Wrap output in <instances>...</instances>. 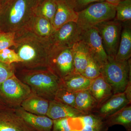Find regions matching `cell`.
<instances>
[{
    "label": "cell",
    "mask_w": 131,
    "mask_h": 131,
    "mask_svg": "<svg viewBox=\"0 0 131 131\" xmlns=\"http://www.w3.org/2000/svg\"><path fill=\"white\" fill-rule=\"evenodd\" d=\"M14 49L20 60L19 64L27 69L48 68L50 40L35 35L27 28L15 33Z\"/></svg>",
    "instance_id": "obj_1"
},
{
    "label": "cell",
    "mask_w": 131,
    "mask_h": 131,
    "mask_svg": "<svg viewBox=\"0 0 131 131\" xmlns=\"http://www.w3.org/2000/svg\"><path fill=\"white\" fill-rule=\"evenodd\" d=\"M40 0H8L0 6V28L16 33L27 27Z\"/></svg>",
    "instance_id": "obj_2"
},
{
    "label": "cell",
    "mask_w": 131,
    "mask_h": 131,
    "mask_svg": "<svg viewBox=\"0 0 131 131\" xmlns=\"http://www.w3.org/2000/svg\"><path fill=\"white\" fill-rule=\"evenodd\" d=\"M20 80L28 85L34 93L49 101L54 100L61 87V80L49 68L27 69L19 73Z\"/></svg>",
    "instance_id": "obj_3"
},
{
    "label": "cell",
    "mask_w": 131,
    "mask_h": 131,
    "mask_svg": "<svg viewBox=\"0 0 131 131\" xmlns=\"http://www.w3.org/2000/svg\"><path fill=\"white\" fill-rule=\"evenodd\" d=\"M101 74L112 87L113 94L125 91L131 81V58L120 62L114 57L108 56L107 61L101 68Z\"/></svg>",
    "instance_id": "obj_4"
},
{
    "label": "cell",
    "mask_w": 131,
    "mask_h": 131,
    "mask_svg": "<svg viewBox=\"0 0 131 131\" xmlns=\"http://www.w3.org/2000/svg\"><path fill=\"white\" fill-rule=\"evenodd\" d=\"M115 6L106 1L94 3L78 12L77 24L81 30L94 27L103 21L114 19Z\"/></svg>",
    "instance_id": "obj_5"
},
{
    "label": "cell",
    "mask_w": 131,
    "mask_h": 131,
    "mask_svg": "<svg viewBox=\"0 0 131 131\" xmlns=\"http://www.w3.org/2000/svg\"><path fill=\"white\" fill-rule=\"evenodd\" d=\"M48 68L61 80L74 73L72 47L51 46Z\"/></svg>",
    "instance_id": "obj_6"
},
{
    "label": "cell",
    "mask_w": 131,
    "mask_h": 131,
    "mask_svg": "<svg viewBox=\"0 0 131 131\" xmlns=\"http://www.w3.org/2000/svg\"><path fill=\"white\" fill-rule=\"evenodd\" d=\"M94 27L101 38L107 55L115 58L119 45L122 23L113 20L101 22Z\"/></svg>",
    "instance_id": "obj_7"
},
{
    "label": "cell",
    "mask_w": 131,
    "mask_h": 131,
    "mask_svg": "<svg viewBox=\"0 0 131 131\" xmlns=\"http://www.w3.org/2000/svg\"><path fill=\"white\" fill-rule=\"evenodd\" d=\"M0 90L12 108L20 106L32 93L30 87L19 79L15 74L0 85Z\"/></svg>",
    "instance_id": "obj_8"
},
{
    "label": "cell",
    "mask_w": 131,
    "mask_h": 131,
    "mask_svg": "<svg viewBox=\"0 0 131 131\" xmlns=\"http://www.w3.org/2000/svg\"><path fill=\"white\" fill-rule=\"evenodd\" d=\"M80 40L84 43L91 57L101 68L107 61L108 56L103 47L101 38L96 27H93L82 30Z\"/></svg>",
    "instance_id": "obj_9"
},
{
    "label": "cell",
    "mask_w": 131,
    "mask_h": 131,
    "mask_svg": "<svg viewBox=\"0 0 131 131\" xmlns=\"http://www.w3.org/2000/svg\"><path fill=\"white\" fill-rule=\"evenodd\" d=\"M82 30L74 22L66 23L55 30L50 39L51 45L72 47L80 40Z\"/></svg>",
    "instance_id": "obj_10"
},
{
    "label": "cell",
    "mask_w": 131,
    "mask_h": 131,
    "mask_svg": "<svg viewBox=\"0 0 131 131\" xmlns=\"http://www.w3.org/2000/svg\"><path fill=\"white\" fill-rule=\"evenodd\" d=\"M131 102L124 92L113 94L98 106L92 114L104 120L122 108L131 104Z\"/></svg>",
    "instance_id": "obj_11"
},
{
    "label": "cell",
    "mask_w": 131,
    "mask_h": 131,
    "mask_svg": "<svg viewBox=\"0 0 131 131\" xmlns=\"http://www.w3.org/2000/svg\"><path fill=\"white\" fill-rule=\"evenodd\" d=\"M0 131H37L15 112L13 108L0 113Z\"/></svg>",
    "instance_id": "obj_12"
},
{
    "label": "cell",
    "mask_w": 131,
    "mask_h": 131,
    "mask_svg": "<svg viewBox=\"0 0 131 131\" xmlns=\"http://www.w3.org/2000/svg\"><path fill=\"white\" fill-rule=\"evenodd\" d=\"M15 112L37 131H51L53 120L46 115H40L28 112L20 106L13 108Z\"/></svg>",
    "instance_id": "obj_13"
},
{
    "label": "cell",
    "mask_w": 131,
    "mask_h": 131,
    "mask_svg": "<svg viewBox=\"0 0 131 131\" xmlns=\"http://www.w3.org/2000/svg\"><path fill=\"white\" fill-rule=\"evenodd\" d=\"M57 11L53 22L55 30L68 22L77 23L78 13L76 12L66 0H57Z\"/></svg>",
    "instance_id": "obj_14"
},
{
    "label": "cell",
    "mask_w": 131,
    "mask_h": 131,
    "mask_svg": "<svg viewBox=\"0 0 131 131\" xmlns=\"http://www.w3.org/2000/svg\"><path fill=\"white\" fill-rule=\"evenodd\" d=\"M83 114L76 108L59 102L55 100L50 101L46 116L52 120L62 118L78 117Z\"/></svg>",
    "instance_id": "obj_15"
},
{
    "label": "cell",
    "mask_w": 131,
    "mask_h": 131,
    "mask_svg": "<svg viewBox=\"0 0 131 131\" xmlns=\"http://www.w3.org/2000/svg\"><path fill=\"white\" fill-rule=\"evenodd\" d=\"M88 90L97 102L98 106L113 94L112 87L101 74L92 80Z\"/></svg>",
    "instance_id": "obj_16"
},
{
    "label": "cell",
    "mask_w": 131,
    "mask_h": 131,
    "mask_svg": "<svg viewBox=\"0 0 131 131\" xmlns=\"http://www.w3.org/2000/svg\"><path fill=\"white\" fill-rule=\"evenodd\" d=\"M131 22L122 24L119 45L115 59L120 62H125L131 58Z\"/></svg>",
    "instance_id": "obj_17"
},
{
    "label": "cell",
    "mask_w": 131,
    "mask_h": 131,
    "mask_svg": "<svg viewBox=\"0 0 131 131\" xmlns=\"http://www.w3.org/2000/svg\"><path fill=\"white\" fill-rule=\"evenodd\" d=\"M26 28L40 38L49 40L55 31L52 24L48 20L35 14Z\"/></svg>",
    "instance_id": "obj_18"
},
{
    "label": "cell",
    "mask_w": 131,
    "mask_h": 131,
    "mask_svg": "<svg viewBox=\"0 0 131 131\" xmlns=\"http://www.w3.org/2000/svg\"><path fill=\"white\" fill-rule=\"evenodd\" d=\"M50 101L32 93L21 103L20 106L33 114L46 115Z\"/></svg>",
    "instance_id": "obj_19"
},
{
    "label": "cell",
    "mask_w": 131,
    "mask_h": 131,
    "mask_svg": "<svg viewBox=\"0 0 131 131\" xmlns=\"http://www.w3.org/2000/svg\"><path fill=\"white\" fill-rule=\"evenodd\" d=\"M74 73L82 74L86 67L91 55L82 40L75 43L73 47Z\"/></svg>",
    "instance_id": "obj_20"
},
{
    "label": "cell",
    "mask_w": 131,
    "mask_h": 131,
    "mask_svg": "<svg viewBox=\"0 0 131 131\" xmlns=\"http://www.w3.org/2000/svg\"><path fill=\"white\" fill-rule=\"evenodd\" d=\"M92 81L81 74L73 73L61 80V87L76 93L88 90Z\"/></svg>",
    "instance_id": "obj_21"
},
{
    "label": "cell",
    "mask_w": 131,
    "mask_h": 131,
    "mask_svg": "<svg viewBox=\"0 0 131 131\" xmlns=\"http://www.w3.org/2000/svg\"><path fill=\"white\" fill-rule=\"evenodd\" d=\"M98 106L97 102L88 90L76 93L74 108L83 114L93 113Z\"/></svg>",
    "instance_id": "obj_22"
},
{
    "label": "cell",
    "mask_w": 131,
    "mask_h": 131,
    "mask_svg": "<svg viewBox=\"0 0 131 131\" xmlns=\"http://www.w3.org/2000/svg\"><path fill=\"white\" fill-rule=\"evenodd\" d=\"M107 126L119 125L131 131V105L129 104L104 120Z\"/></svg>",
    "instance_id": "obj_23"
},
{
    "label": "cell",
    "mask_w": 131,
    "mask_h": 131,
    "mask_svg": "<svg viewBox=\"0 0 131 131\" xmlns=\"http://www.w3.org/2000/svg\"><path fill=\"white\" fill-rule=\"evenodd\" d=\"M57 9V0H40L34 9V14L47 19L53 25Z\"/></svg>",
    "instance_id": "obj_24"
},
{
    "label": "cell",
    "mask_w": 131,
    "mask_h": 131,
    "mask_svg": "<svg viewBox=\"0 0 131 131\" xmlns=\"http://www.w3.org/2000/svg\"><path fill=\"white\" fill-rule=\"evenodd\" d=\"M114 20L121 22H131V0H123L115 6Z\"/></svg>",
    "instance_id": "obj_25"
},
{
    "label": "cell",
    "mask_w": 131,
    "mask_h": 131,
    "mask_svg": "<svg viewBox=\"0 0 131 131\" xmlns=\"http://www.w3.org/2000/svg\"><path fill=\"white\" fill-rule=\"evenodd\" d=\"M75 96L76 93L75 92L61 87L57 91L54 100L75 107Z\"/></svg>",
    "instance_id": "obj_26"
},
{
    "label": "cell",
    "mask_w": 131,
    "mask_h": 131,
    "mask_svg": "<svg viewBox=\"0 0 131 131\" xmlns=\"http://www.w3.org/2000/svg\"><path fill=\"white\" fill-rule=\"evenodd\" d=\"M101 74L100 67L91 56L86 67L82 75L88 79L93 80Z\"/></svg>",
    "instance_id": "obj_27"
},
{
    "label": "cell",
    "mask_w": 131,
    "mask_h": 131,
    "mask_svg": "<svg viewBox=\"0 0 131 131\" xmlns=\"http://www.w3.org/2000/svg\"><path fill=\"white\" fill-rule=\"evenodd\" d=\"M0 62L6 64L19 63L20 60L14 49L7 48L0 51Z\"/></svg>",
    "instance_id": "obj_28"
},
{
    "label": "cell",
    "mask_w": 131,
    "mask_h": 131,
    "mask_svg": "<svg viewBox=\"0 0 131 131\" xmlns=\"http://www.w3.org/2000/svg\"><path fill=\"white\" fill-rule=\"evenodd\" d=\"M15 35V32H0V51L14 46Z\"/></svg>",
    "instance_id": "obj_29"
},
{
    "label": "cell",
    "mask_w": 131,
    "mask_h": 131,
    "mask_svg": "<svg viewBox=\"0 0 131 131\" xmlns=\"http://www.w3.org/2000/svg\"><path fill=\"white\" fill-rule=\"evenodd\" d=\"M76 12H79L94 3L105 1V0H66Z\"/></svg>",
    "instance_id": "obj_30"
},
{
    "label": "cell",
    "mask_w": 131,
    "mask_h": 131,
    "mask_svg": "<svg viewBox=\"0 0 131 131\" xmlns=\"http://www.w3.org/2000/svg\"><path fill=\"white\" fill-rule=\"evenodd\" d=\"M15 74L14 65L6 64L0 62V85Z\"/></svg>",
    "instance_id": "obj_31"
},
{
    "label": "cell",
    "mask_w": 131,
    "mask_h": 131,
    "mask_svg": "<svg viewBox=\"0 0 131 131\" xmlns=\"http://www.w3.org/2000/svg\"><path fill=\"white\" fill-rule=\"evenodd\" d=\"M69 118L53 120L51 131H71L69 124Z\"/></svg>",
    "instance_id": "obj_32"
},
{
    "label": "cell",
    "mask_w": 131,
    "mask_h": 131,
    "mask_svg": "<svg viewBox=\"0 0 131 131\" xmlns=\"http://www.w3.org/2000/svg\"><path fill=\"white\" fill-rule=\"evenodd\" d=\"M105 1L106 2L108 3L115 6L119 3L121 1H122L123 0H105Z\"/></svg>",
    "instance_id": "obj_33"
},
{
    "label": "cell",
    "mask_w": 131,
    "mask_h": 131,
    "mask_svg": "<svg viewBox=\"0 0 131 131\" xmlns=\"http://www.w3.org/2000/svg\"><path fill=\"white\" fill-rule=\"evenodd\" d=\"M8 1V0H0V5L2 6L3 5Z\"/></svg>",
    "instance_id": "obj_34"
},
{
    "label": "cell",
    "mask_w": 131,
    "mask_h": 131,
    "mask_svg": "<svg viewBox=\"0 0 131 131\" xmlns=\"http://www.w3.org/2000/svg\"><path fill=\"white\" fill-rule=\"evenodd\" d=\"M1 31V28H0V32Z\"/></svg>",
    "instance_id": "obj_35"
},
{
    "label": "cell",
    "mask_w": 131,
    "mask_h": 131,
    "mask_svg": "<svg viewBox=\"0 0 131 131\" xmlns=\"http://www.w3.org/2000/svg\"><path fill=\"white\" fill-rule=\"evenodd\" d=\"M0 6H1V5H0Z\"/></svg>",
    "instance_id": "obj_36"
},
{
    "label": "cell",
    "mask_w": 131,
    "mask_h": 131,
    "mask_svg": "<svg viewBox=\"0 0 131 131\" xmlns=\"http://www.w3.org/2000/svg\"></svg>",
    "instance_id": "obj_37"
}]
</instances>
